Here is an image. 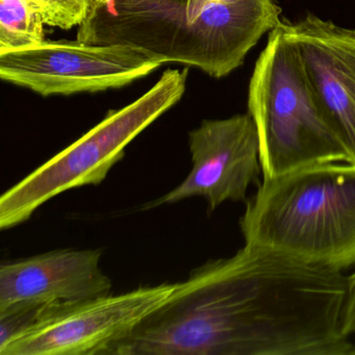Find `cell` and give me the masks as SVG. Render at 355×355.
<instances>
[{"instance_id": "1", "label": "cell", "mask_w": 355, "mask_h": 355, "mask_svg": "<svg viewBox=\"0 0 355 355\" xmlns=\"http://www.w3.org/2000/svg\"><path fill=\"white\" fill-rule=\"evenodd\" d=\"M276 0H157L128 9L91 11L80 42L130 45L164 63L222 78L242 66L263 35L277 28Z\"/></svg>"}, {"instance_id": "2", "label": "cell", "mask_w": 355, "mask_h": 355, "mask_svg": "<svg viewBox=\"0 0 355 355\" xmlns=\"http://www.w3.org/2000/svg\"><path fill=\"white\" fill-rule=\"evenodd\" d=\"M247 244L344 271L355 266V166L325 163L263 178L239 221Z\"/></svg>"}, {"instance_id": "3", "label": "cell", "mask_w": 355, "mask_h": 355, "mask_svg": "<svg viewBox=\"0 0 355 355\" xmlns=\"http://www.w3.org/2000/svg\"><path fill=\"white\" fill-rule=\"evenodd\" d=\"M248 113L259 136L263 178L317 164L349 163L346 147L309 86L286 22L269 33L255 64Z\"/></svg>"}, {"instance_id": "4", "label": "cell", "mask_w": 355, "mask_h": 355, "mask_svg": "<svg viewBox=\"0 0 355 355\" xmlns=\"http://www.w3.org/2000/svg\"><path fill=\"white\" fill-rule=\"evenodd\" d=\"M189 70L168 69L140 98L105 119L7 191L0 198V228L28 221L46 201L65 191L101 184L128 145L184 96Z\"/></svg>"}, {"instance_id": "5", "label": "cell", "mask_w": 355, "mask_h": 355, "mask_svg": "<svg viewBox=\"0 0 355 355\" xmlns=\"http://www.w3.org/2000/svg\"><path fill=\"white\" fill-rule=\"evenodd\" d=\"M175 284L141 286L120 295L53 303L36 321L0 346V355H105L161 306Z\"/></svg>"}, {"instance_id": "6", "label": "cell", "mask_w": 355, "mask_h": 355, "mask_svg": "<svg viewBox=\"0 0 355 355\" xmlns=\"http://www.w3.org/2000/svg\"><path fill=\"white\" fill-rule=\"evenodd\" d=\"M163 64L130 45L44 41L0 53V78L42 96L95 93L122 88Z\"/></svg>"}, {"instance_id": "7", "label": "cell", "mask_w": 355, "mask_h": 355, "mask_svg": "<svg viewBox=\"0 0 355 355\" xmlns=\"http://www.w3.org/2000/svg\"><path fill=\"white\" fill-rule=\"evenodd\" d=\"M193 167L186 180L146 209L202 197L211 214L225 201H246L261 172L257 128L250 114L203 120L189 132Z\"/></svg>"}, {"instance_id": "8", "label": "cell", "mask_w": 355, "mask_h": 355, "mask_svg": "<svg viewBox=\"0 0 355 355\" xmlns=\"http://www.w3.org/2000/svg\"><path fill=\"white\" fill-rule=\"evenodd\" d=\"M313 95L355 166V31L313 14L286 24Z\"/></svg>"}, {"instance_id": "9", "label": "cell", "mask_w": 355, "mask_h": 355, "mask_svg": "<svg viewBox=\"0 0 355 355\" xmlns=\"http://www.w3.org/2000/svg\"><path fill=\"white\" fill-rule=\"evenodd\" d=\"M101 250L53 251L0 268V311L16 304L78 302L109 295Z\"/></svg>"}, {"instance_id": "10", "label": "cell", "mask_w": 355, "mask_h": 355, "mask_svg": "<svg viewBox=\"0 0 355 355\" xmlns=\"http://www.w3.org/2000/svg\"><path fill=\"white\" fill-rule=\"evenodd\" d=\"M44 26L32 0H0V53L44 42Z\"/></svg>"}, {"instance_id": "11", "label": "cell", "mask_w": 355, "mask_h": 355, "mask_svg": "<svg viewBox=\"0 0 355 355\" xmlns=\"http://www.w3.org/2000/svg\"><path fill=\"white\" fill-rule=\"evenodd\" d=\"M45 26L71 30L90 15L94 0H32Z\"/></svg>"}, {"instance_id": "12", "label": "cell", "mask_w": 355, "mask_h": 355, "mask_svg": "<svg viewBox=\"0 0 355 355\" xmlns=\"http://www.w3.org/2000/svg\"><path fill=\"white\" fill-rule=\"evenodd\" d=\"M342 330L347 336L355 334V272L348 276V293L343 309Z\"/></svg>"}, {"instance_id": "13", "label": "cell", "mask_w": 355, "mask_h": 355, "mask_svg": "<svg viewBox=\"0 0 355 355\" xmlns=\"http://www.w3.org/2000/svg\"><path fill=\"white\" fill-rule=\"evenodd\" d=\"M157 0H94L93 9L103 8V9H128V8L139 7V6L148 5ZM91 10V11H92Z\"/></svg>"}]
</instances>
